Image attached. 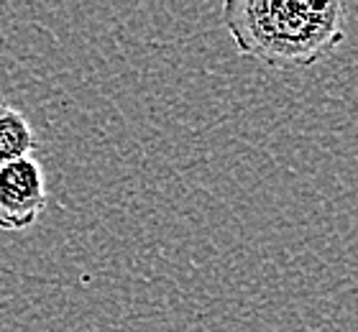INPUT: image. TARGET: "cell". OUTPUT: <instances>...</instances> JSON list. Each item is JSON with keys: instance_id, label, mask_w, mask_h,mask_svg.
I'll use <instances>...</instances> for the list:
<instances>
[{"instance_id": "6da1fadb", "label": "cell", "mask_w": 358, "mask_h": 332, "mask_svg": "<svg viewBox=\"0 0 358 332\" xmlns=\"http://www.w3.org/2000/svg\"><path fill=\"white\" fill-rule=\"evenodd\" d=\"M223 26L243 57L274 69L313 66L345 38V6L338 0H228Z\"/></svg>"}, {"instance_id": "7a4b0ae2", "label": "cell", "mask_w": 358, "mask_h": 332, "mask_svg": "<svg viewBox=\"0 0 358 332\" xmlns=\"http://www.w3.org/2000/svg\"><path fill=\"white\" fill-rule=\"evenodd\" d=\"M46 177L34 156L0 169V230H26L46 207Z\"/></svg>"}, {"instance_id": "3957f363", "label": "cell", "mask_w": 358, "mask_h": 332, "mask_svg": "<svg viewBox=\"0 0 358 332\" xmlns=\"http://www.w3.org/2000/svg\"><path fill=\"white\" fill-rule=\"evenodd\" d=\"M36 133L31 128L29 118L18 108L0 97V169L8 164L34 156Z\"/></svg>"}]
</instances>
